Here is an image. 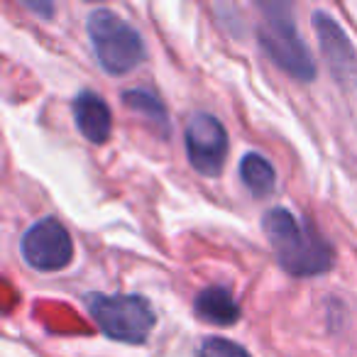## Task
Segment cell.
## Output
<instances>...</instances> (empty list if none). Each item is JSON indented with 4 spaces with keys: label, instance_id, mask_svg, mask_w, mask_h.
I'll return each instance as SVG.
<instances>
[{
    "label": "cell",
    "instance_id": "cell-8",
    "mask_svg": "<svg viewBox=\"0 0 357 357\" xmlns=\"http://www.w3.org/2000/svg\"><path fill=\"white\" fill-rule=\"evenodd\" d=\"M74 123L89 142L103 144L113 132V113L108 103L93 91H81L74 98Z\"/></svg>",
    "mask_w": 357,
    "mask_h": 357
},
{
    "label": "cell",
    "instance_id": "cell-7",
    "mask_svg": "<svg viewBox=\"0 0 357 357\" xmlns=\"http://www.w3.org/2000/svg\"><path fill=\"white\" fill-rule=\"evenodd\" d=\"M313 27H316L318 45H321V52L326 54L333 74L340 81L350 79L357 71V59H355V50H352L342 27L323 10L313 13Z\"/></svg>",
    "mask_w": 357,
    "mask_h": 357
},
{
    "label": "cell",
    "instance_id": "cell-10",
    "mask_svg": "<svg viewBox=\"0 0 357 357\" xmlns=\"http://www.w3.org/2000/svg\"><path fill=\"white\" fill-rule=\"evenodd\" d=\"M240 178H243L245 189L257 199H267L277 189V172L269 164L267 157L257 152H248L240 162Z\"/></svg>",
    "mask_w": 357,
    "mask_h": 357
},
{
    "label": "cell",
    "instance_id": "cell-5",
    "mask_svg": "<svg viewBox=\"0 0 357 357\" xmlns=\"http://www.w3.org/2000/svg\"><path fill=\"white\" fill-rule=\"evenodd\" d=\"M25 262L37 272H61L74 259V240L56 218H42L20 240Z\"/></svg>",
    "mask_w": 357,
    "mask_h": 357
},
{
    "label": "cell",
    "instance_id": "cell-12",
    "mask_svg": "<svg viewBox=\"0 0 357 357\" xmlns=\"http://www.w3.org/2000/svg\"><path fill=\"white\" fill-rule=\"evenodd\" d=\"M196 357H250V352L225 337H206L196 350Z\"/></svg>",
    "mask_w": 357,
    "mask_h": 357
},
{
    "label": "cell",
    "instance_id": "cell-11",
    "mask_svg": "<svg viewBox=\"0 0 357 357\" xmlns=\"http://www.w3.org/2000/svg\"><path fill=\"white\" fill-rule=\"evenodd\" d=\"M125 108H130L132 113H139L149 120L152 125H157L162 130V135H169V120H167V108L159 100L157 93L147 89H130L123 93Z\"/></svg>",
    "mask_w": 357,
    "mask_h": 357
},
{
    "label": "cell",
    "instance_id": "cell-4",
    "mask_svg": "<svg viewBox=\"0 0 357 357\" xmlns=\"http://www.w3.org/2000/svg\"><path fill=\"white\" fill-rule=\"evenodd\" d=\"M86 306L105 337L128 345H142L157 323L149 301L137 294H91Z\"/></svg>",
    "mask_w": 357,
    "mask_h": 357
},
{
    "label": "cell",
    "instance_id": "cell-1",
    "mask_svg": "<svg viewBox=\"0 0 357 357\" xmlns=\"http://www.w3.org/2000/svg\"><path fill=\"white\" fill-rule=\"evenodd\" d=\"M262 230L277 255L279 267L291 277H318L331 272L335 259L333 245L289 208H269L262 218Z\"/></svg>",
    "mask_w": 357,
    "mask_h": 357
},
{
    "label": "cell",
    "instance_id": "cell-6",
    "mask_svg": "<svg viewBox=\"0 0 357 357\" xmlns=\"http://www.w3.org/2000/svg\"><path fill=\"white\" fill-rule=\"evenodd\" d=\"M186 154L201 176L213 178L223 172L228 157V132L211 113H196L186 123Z\"/></svg>",
    "mask_w": 357,
    "mask_h": 357
},
{
    "label": "cell",
    "instance_id": "cell-2",
    "mask_svg": "<svg viewBox=\"0 0 357 357\" xmlns=\"http://www.w3.org/2000/svg\"><path fill=\"white\" fill-rule=\"evenodd\" d=\"M259 10H262V20H259L257 35L269 59L301 84L316 79L313 54L303 37L298 35L291 6L289 3H259Z\"/></svg>",
    "mask_w": 357,
    "mask_h": 357
},
{
    "label": "cell",
    "instance_id": "cell-3",
    "mask_svg": "<svg viewBox=\"0 0 357 357\" xmlns=\"http://www.w3.org/2000/svg\"><path fill=\"white\" fill-rule=\"evenodd\" d=\"M86 30H89L96 59L108 74H128L137 69L147 56L139 32L113 10H105V8L93 10L86 22Z\"/></svg>",
    "mask_w": 357,
    "mask_h": 357
},
{
    "label": "cell",
    "instance_id": "cell-9",
    "mask_svg": "<svg viewBox=\"0 0 357 357\" xmlns=\"http://www.w3.org/2000/svg\"><path fill=\"white\" fill-rule=\"evenodd\" d=\"M194 311L201 321L211 323V326L228 328L240 321V306L233 298V294L225 287H208L196 296Z\"/></svg>",
    "mask_w": 357,
    "mask_h": 357
}]
</instances>
